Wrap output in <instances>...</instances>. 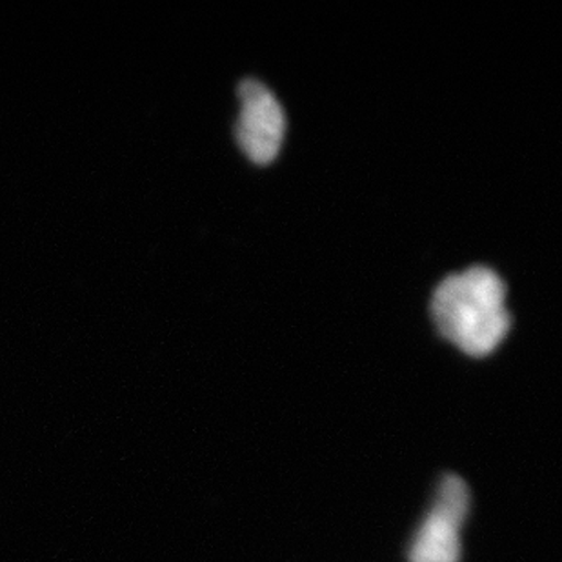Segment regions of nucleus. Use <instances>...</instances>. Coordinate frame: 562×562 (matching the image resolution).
Wrapping results in <instances>:
<instances>
[{
	"instance_id": "1",
	"label": "nucleus",
	"mask_w": 562,
	"mask_h": 562,
	"mask_svg": "<svg viewBox=\"0 0 562 562\" xmlns=\"http://www.w3.org/2000/svg\"><path fill=\"white\" fill-rule=\"evenodd\" d=\"M506 288L490 268L446 277L431 299V317L445 339L472 357L497 350L509 329Z\"/></svg>"
},
{
	"instance_id": "2",
	"label": "nucleus",
	"mask_w": 562,
	"mask_h": 562,
	"mask_svg": "<svg viewBox=\"0 0 562 562\" xmlns=\"http://www.w3.org/2000/svg\"><path fill=\"white\" fill-rule=\"evenodd\" d=\"M470 509V490L457 475H446L436 501L409 548L412 562H459L461 530Z\"/></svg>"
},
{
	"instance_id": "3",
	"label": "nucleus",
	"mask_w": 562,
	"mask_h": 562,
	"mask_svg": "<svg viewBox=\"0 0 562 562\" xmlns=\"http://www.w3.org/2000/svg\"><path fill=\"white\" fill-rule=\"evenodd\" d=\"M240 115L235 135L240 149L257 165H270L281 151L286 119L281 104L259 80L239 86Z\"/></svg>"
}]
</instances>
